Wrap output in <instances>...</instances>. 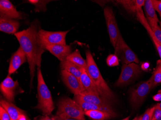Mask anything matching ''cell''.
I'll return each mask as SVG.
<instances>
[{
	"instance_id": "1",
	"label": "cell",
	"mask_w": 161,
	"mask_h": 120,
	"mask_svg": "<svg viewBox=\"0 0 161 120\" xmlns=\"http://www.w3.org/2000/svg\"><path fill=\"white\" fill-rule=\"evenodd\" d=\"M39 30L38 21H34L27 29L14 34L28 60L31 77V88L35 75L36 66L40 68L42 55L45 50L39 40Z\"/></svg>"
},
{
	"instance_id": "2",
	"label": "cell",
	"mask_w": 161,
	"mask_h": 120,
	"mask_svg": "<svg viewBox=\"0 0 161 120\" xmlns=\"http://www.w3.org/2000/svg\"><path fill=\"white\" fill-rule=\"evenodd\" d=\"M86 55L87 65V71L96 87L99 96L109 102L114 101V94L102 77L91 52L89 50H87Z\"/></svg>"
},
{
	"instance_id": "3",
	"label": "cell",
	"mask_w": 161,
	"mask_h": 120,
	"mask_svg": "<svg viewBox=\"0 0 161 120\" xmlns=\"http://www.w3.org/2000/svg\"><path fill=\"white\" fill-rule=\"evenodd\" d=\"M37 82L38 104L35 108L40 110L43 115H50L55 109V106L40 68L37 69Z\"/></svg>"
},
{
	"instance_id": "4",
	"label": "cell",
	"mask_w": 161,
	"mask_h": 120,
	"mask_svg": "<svg viewBox=\"0 0 161 120\" xmlns=\"http://www.w3.org/2000/svg\"><path fill=\"white\" fill-rule=\"evenodd\" d=\"M56 115L62 118L86 120L84 110L75 100L69 97H63L58 101Z\"/></svg>"
},
{
	"instance_id": "5",
	"label": "cell",
	"mask_w": 161,
	"mask_h": 120,
	"mask_svg": "<svg viewBox=\"0 0 161 120\" xmlns=\"http://www.w3.org/2000/svg\"><path fill=\"white\" fill-rule=\"evenodd\" d=\"M153 77L151 76L147 81L141 83L130 94V102L131 106L136 109L142 103L146 97L153 89Z\"/></svg>"
},
{
	"instance_id": "6",
	"label": "cell",
	"mask_w": 161,
	"mask_h": 120,
	"mask_svg": "<svg viewBox=\"0 0 161 120\" xmlns=\"http://www.w3.org/2000/svg\"><path fill=\"white\" fill-rule=\"evenodd\" d=\"M68 32L69 30L51 32L40 29L38 31L39 40L44 49L47 45L56 44L67 45L66 37Z\"/></svg>"
},
{
	"instance_id": "7",
	"label": "cell",
	"mask_w": 161,
	"mask_h": 120,
	"mask_svg": "<svg viewBox=\"0 0 161 120\" xmlns=\"http://www.w3.org/2000/svg\"><path fill=\"white\" fill-rule=\"evenodd\" d=\"M114 50V55L118 57L123 64L127 65L133 63L138 64L140 63L136 55L129 48L121 35L117 42Z\"/></svg>"
},
{
	"instance_id": "8",
	"label": "cell",
	"mask_w": 161,
	"mask_h": 120,
	"mask_svg": "<svg viewBox=\"0 0 161 120\" xmlns=\"http://www.w3.org/2000/svg\"><path fill=\"white\" fill-rule=\"evenodd\" d=\"M140 66L136 63L123 64L121 74L114 86L117 87L124 86L131 83L141 74Z\"/></svg>"
},
{
	"instance_id": "9",
	"label": "cell",
	"mask_w": 161,
	"mask_h": 120,
	"mask_svg": "<svg viewBox=\"0 0 161 120\" xmlns=\"http://www.w3.org/2000/svg\"><path fill=\"white\" fill-rule=\"evenodd\" d=\"M104 14L106 22L110 41L114 48L119 37L121 35L117 26L114 13L111 7L106 6L104 9Z\"/></svg>"
},
{
	"instance_id": "10",
	"label": "cell",
	"mask_w": 161,
	"mask_h": 120,
	"mask_svg": "<svg viewBox=\"0 0 161 120\" xmlns=\"http://www.w3.org/2000/svg\"><path fill=\"white\" fill-rule=\"evenodd\" d=\"M61 76L65 85L75 95L81 94L85 92V89L80 80L74 75L66 70H62Z\"/></svg>"
},
{
	"instance_id": "11",
	"label": "cell",
	"mask_w": 161,
	"mask_h": 120,
	"mask_svg": "<svg viewBox=\"0 0 161 120\" xmlns=\"http://www.w3.org/2000/svg\"><path fill=\"white\" fill-rule=\"evenodd\" d=\"M19 82L14 81L10 76H8L2 82L0 90L6 100L13 103L16 94V90L19 87Z\"/></svg>"
},
{
	"instance_id": "12",
	"label": "cell",
	"mask_w": 161,
	"mask_h": 120,
	"mask_svg": "<svg viewBox=\"0 0 161 120\" xmlns=\"http://www.w3.org/2000/svg\"><path fill=\"white\" fill-rule=\"evenodd\" d=\"M0 105L7 111L11 120H31L25 111L18 108L11 102L1 99Z\"/></svg>"
},
{
	"instance_id": "13",
	"label": "cell",
	"mask_w": 161,
	"mask_h": 120,
	"mask_svg": "<svg viewBox=\"0 0 161 120\" xmlns=\"http://www.w3.org/2000/svg\"><path fill=\"white\" fill-rule=\"evenodd\" d=\"M0 14L1 17L12 19H22L21 13L17 11L16 7L8 0L0 1Z\"/></svg>"
},
{
	"instance_id": "14",
	"label": "cell",
	"mask_w": 161,
	"mask_h": 120,
	"mask_svg": "<svg viewBox=\"0 0 161 120\" xmlns=\"http://www.w3.org/2000/svg\"><path fill=\"white\" fill-rule=\"evenodd\" d=\"M27 62H28V60L26 54L21 48L19 47L11 58L8 75L10 76L15 73L22 65Z\"/></svg>"
},
{
	"instance_id": "15",
	"label": "cell",
	"mask_w": 161,
	"mask_h": 120,
	"mask_svg": "<svg viewBox=\"0 0 161 120\" xmlns=\"http://www.w3.org/2000/svg\"><path fill=\"white\" fill-rule=\"evenodd\" d=\"M45 49L49 51L61 62L66 59L67 57L71 54V46L67 45H47L45 46Z\"/></svg>"
},
{
	"instance_id": "16",
	"label": "cell",
	"mask_w": 161,
	"mask_h": 120,
	"mask_svg": "<svg viewBox=\"0 0 161 120\" xmlns=\"http://www.w3.org/2000/svg\"><path fill=\"white\" fill-rule=\"evenodd\" d=\"M74 100H80L84 102H87L97 105L101 107L112 108L111 102L103 99L101 97L97 95L84 92L81 94L75 95Z\"/></svg>"
},
{
	"instance_id": "17",
	"label": "cell",
	"mask_w": 161,
	"mask_h": 120,
	"mask_svg": "<svg viewBox=\"0 0 161 120\" xmlns=\"http://www.w3.org/2000/svg\"><path fill=\"white\" fill-rule=\"evenodd\" d=\"M19 25V22L16 20L0 17V30L2 32L14 35L17 33Z\"/></svg>"
},
{
	"instance_id": "18",
	"label": "cell",
	"mask_w": 161,
	"mask_h": 120,
	"mask_svg": "<svg viewBox=\"0 0 161 120\" xmlns=\"http://www.w3.org/2000/svg\"><path fill=\"white\" fill-rule=\"evenodd\" d=\"M136 16H137L138 20L141 22V24L143 26V27L145 28L147 30V32L150 35V37H151L152 40H153V42H154V45H155V46L156 47L158 54L160 56V59H161L160 60H161V43L156 38L155 35H154V33L153 32L152 29L150 27V25H149V23H148V21L146 19V18L145 17L143 12L142 10V9L138 11L137 13H136Z\"/></svg>"
},
{
	"instance_id": "19",
	"label": "cell",
	"mask_w": 161,
	"mask_h": 120,
	"mask_svg": "<svg viewBox=\"0 0 161 120\" xmlns=\"http://www.w3.org/2000/svg\"><path fill=\"white\" fill-rule=\"evenodd\" d=\"M146 19L151 28H155L158 25L159 19L155 9L153 6L152 0H146L144 5Z\"/></svg>"
},
{
	"instance_id": "20",
	"label": "cell",
	"mask_w": 161,
	"mask_h": 120,
	"mask_svg": "<svg viewBox=\"0 0 161 120\" xmlns=\"http://www.w3.org/2000/svg\"><path fill=\"white\" fill-rule=\"evenodd\" d=\"M117 2L123 6L129 13L136 14L138 10L144 6L145 0H119Z\"/></svg>"
},
{
	"instance_id": "21",
	"label": "cell",
	"mask_w": 161,
	"mask_h": 120,
	"mask_svg": "<svg viewBox=\"0 0 161 120\" xmlns=\"http://www.w3.org/2000/svg\"><path fill=\"white\" fill-rule=\"evenodd\" d=\"M80 80L85 89V92L99 96L96 87L86 69L83 70Z\"/></svg>"
},
{
	"instance_id": "22",
	"label": "cell",
	"mask_w": 161,
	"mask_h": 120,
	"mask_svg": "<svg viewBox=\"0 0 161 120\" xmlns=\"http://www.w3.org/2000/svg\"><path fill=\"white\" fill-rule=\"evenodd\" d=\"M60 68L62 70H65L74 75L77 78L80 79L82 72L84 69L80 68L75 64L65 60L60 63Z\"/></svg>"
},
{
	"instance_id": "23",
	"label": "cell",
	"mask_w": 161,
	"mask_h": 120,
	"mask_svg": "<svg viewBox=\"0 0 161 120\" xmlns=\"http://www.w3.org/2000/svg\"><path fill=\"white\" fill-rule=\"evenodd\" d=\"M84 112L85 115L93 120H106L116 117L114 114L99 110H90Z\"/></svg>"
},
{
	"instance_id": "24",
	"label": "cell",
	"mask_w": 161,
	"mask_h": 120,
	"mask_svg": "<svg viewBox=\"0 0 161 120\" xmlns=\"http://www.w3.org/2000/svg\"><path fill=\"white\" fill-rule=\"evenodd\" d=\"M79 104L80 107L84 110V112L90 110H99V111H104L108 113L116 115V113L114 112L112 108H106V107H101L97 105L84 102L80 100H75Z\"/></svg>"
},
{
	"instance_id": "25",
	"label": "cell",
	"mask_w": 161,
	"mask_h": 120,
	"mask_svg": "<svg viewBox=\"0 0 161 120\" xmlns=\"http://www.w3.org/2000/svg\"><path fill=\"white\" fill-rule=\"evenodd\" d=\"M66 60L71 62L80 68L86 70L87 69V65L86 61L82 57L79 50L78 49L76 50L74 52H71V54L67 57Z\"/></svg>"
},
{
	"instance_id": "26",
	"label": "cell",
	"mask_w": 161,
	"mask_h": 120,
	"mask_svg": "<svg viewBox=\"0 0 161 120\" xmlns=\"http://www.w3.org/2000/svg\"><path fill=\"white\" fill-rule=\"evenodd\" d=\"M153 77V88L161 83V60L157 61L156 66L154 73L152 76Z\"/></svg>"
},
{
	"instance_id": "27",
	"label": "cell",
	"mask_w": 161,
	"mask_h": 120,
	"mask_svg": "<svg viewBox=\"0 0 161 120\" xmlns=\"http://www.w3.org/2000/svg\"><path fill=\"white\" fill-rule=\"evenodd\" d=\"M29 3L35 5V11H43L47 10L46 5L49 2V1H36V0H30L28 1Z\"/></svg>"
},
{
	"instance_id": "28",
	"label": "cell",
	"mask_w": 161,
	"mask_h": 120,
	"mask_svg": "<svg viewBox=\"0 0 161 120\" xmlns=\"http://www.w3.org/2000/svg\"><path fill=\"white\" fill-rule=\"evenodd\" d=\"M107 64L109 67H114L119 65V59L115 55H110L106 60Z\"/></svg>"
},
{
	"instance_id": "29",
	"label": "cell",
	"mask_w": 161,
	"mask_h": 120,
	"mask_svg": "<svg viewBox=\"0 0 161 120\" xmlns=\"http://www.w3.org/2000/svg\"><path fill=\"white\" fill-rule=\"evenodd\" d=\"M155 106L147 109L144 114L141 116V120H152V116L154 112Z\"/></svg>"
},
{
	"instance_id": "30",
	"label": "cell",
	"mask_w": 161,
	"mask_h": 120,
	"mask_svg": "<svg viewBox=\"0 0 161 120\" xmlns=\"http://www.w3.org/2000/svg\"><path fill=\"white\" fill-rule=\"evenodd\" d=\"M0 120H11L7 111L0 106Z\"/></svg>"
},
{
	"instance_id": "31",
	"label": "cell",
	"mask_w": 161,
	"mask_h": 120,
	"mask_svg": "<svg viewBox=\"0 0 161 120\" xmlns=\"http://www.w3.org/2000/svg\"><path fill=\"white\" fill-rule=\"evenodd\" d=\"M152 3L154 9L159 13L161 18V0H152Z\"/></svg>"
},
{
	"instance_id": "32",
	"label": "cell",
	"mask_w": 161,
	"mask_h": 120,
	"mask_svg": "<svg viewBox=\"0 0 161 120\" xmlns=\"http://www.w3.org/2000/svg\"><path fill=\"white\" fill-rule=\"evenodd\" d=\"M157 40L161 43V29L158 26L155 28H151Z\"/></svg>"
},
{
	"instance_id": "33",
	"label": "cell",
	"mask_w": 161,
	"mask_h": 120,
	"mask_svg": "<svg viewBox=\"0 0 161 120\" xmlns=\"http://www.w3.org/2000/svg\"><path fill=\"white\" fill-rule=\"evenodd\" d=\"M152 120H161V110L157 108L156 105L152 116Z\"/></svg>"
},
{
	"instance_id": "34",
	"label": "cell",
	"mask_w": 161,
	"mask_h": 120,
	"mask_svg": "<svg viewBox=\"0 0 161 120\" xmlns=\"http://www.w3.org/2000/svg\"><path fill=\"white\" fill-rule=\"evenodd\" d=\"M52 118L54 120H79L77 119H73V118H62L57 115L52 116Z\"/></svg>"
},
{
	"instance_id": "35",
	"label": "cell",
	"mask_w": 161,
	"mask_h": 120,
	"mask_svg": "<svg viewBox=\"0 0 161 120\" xmlns=\"http://www.w3.org/2000/svg\"><path fill=\"white\" fill-rule=\"evenodd\" d=\"M35 119L36 120H54L52 118L49 117V115H43V116H39L36 117Z\"/></svg>"
},
{
	"instance_id": "36",
	"label": "cell",
	"mask_w": 161,
	"mask_h": 120,
	"mask_svg": "<svg viewBox=\"0 0 161 120\" xmlns=\"http://www.w3.org/2000/svg\"><path fill=\"white\" fill-rule=\"evenodd\" d=\"M153 98L155 102H161V92L154 95Z\"/></svg>"
},
{
	"instance_id": "37",
	"label": "cell",
	"mask_w": 161,
	"mask_h": 120,
	"mask_svg": "<svg viewBox=\"0 0 161 120\" xmlns=\"http://www.w3.org/2000/svg\"><path fill=\"white\" fill-rule=\"evenodd\" d=\"M149 66H150V65H149L148 63H145L144 64L142 65V69L144 70V71H146V70H147V69H148V68L149 67Z\"/></svg>"
},
{
	"instance_id": "38",
	"label": "cell",
	"mask_w": 161,
	"mask_h": 120,
	"mask_svg": "<svg viewBox=\"0 0 161 120\" xmlns=\"http://www.w3.org/2000/svg\"><path fill=\"white\" fill-rule=\"evenodd\" d=\"M156 106L157 107V108H159V109L161 110V102H160V103L156 105Z\"/></svg>"
},
{
	"instance_id": "39",
	"label": "cell",
	"mask_w": 161,
	"mask_h": 120,
	"mask_svg": "<svg viewBox=\"0 0 161 120\" xmlns=\"http://www.w3.org/2000/svg\"><path fill=\"white\" fill-rule=\"evenodd\" d=\"M141 116H138V117H135L133 120H141Z\"/></svg>"
},
{
	"instance_id": "40",
	"label": "cell",
	"mask_w": 161,
	"mask_h": 120,
	"mask_svg": "<svg viewBox=\"0 0 161 120\" xmlns=\"http://www.w3.org/2000/svg\"><path fill=\"white\" fill-rule=\"evenodd\" d=\"M122 120H129V117H126V118H125V119H123Z\"/></svg>"
},
{
	"instance_id": "41",
	"label": "cell",
	"mask_w": 161,
	"mask_h": 120,
	"mask_svg": "<svg viewBox=\"0 0 161 120\" xmlns=\"http://www.w3.org/2000/svg\"><path fill=\"white\" fill-rule=\"evenodd\" d=\"M160 28H161V22H160Z\"/></svg>"
}]
</instances>
